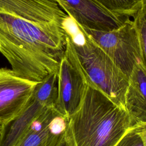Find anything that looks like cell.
<instances>
[{"label":"cell","instance_id":"cell-1","mask_svg":"<svg viewBox=\"0 0 146 146\" xmlns=\"http://www.w3.org/2000/svg\"><path fill=\"white\" fill-rule=\"evenodd\" d=\"M66 36L58 23H36L0 13V52L23 79L39 82L58 72Z\"/></svg>","mask_w":146,"mask_h":146},{"label":"cell","instance_id":"cell-2","mask_svg":"<svg viewBox=\"0 0 146 146\" xmlns=\"http://www.w3.org/2000/svg\"><path fill=\"white\" fill-rule=\"evenodd\" d=\"M133 124L125 109L87 84L68 128L75 146H114Z\"/></svg>","mask_w":146,"mask_h":146},{"label":"cell","instance_id":"cell-3","mask_svg":"<svg viewBox=\"0 0 146 146\" xmlns=\"http://www.w3.org/2000/svg\"><path fill=\"white\" fill-rule=\"evenodd\" d=\"M63 28L72 43L88 84L117 106L125 109V94L128 76L70 17L64 22Z\"/></svg>","mask_w":146,"mask_h":146},{"label":"cell","instance_id":"cell-4","mask_svg":"<svg viewBox=\"0 0 146 146\" xmlns=\"http://www.w3.org/2000/svg\"><path fill=\"white\" fill-rule=\"evenodd\" d=\"M78 26L127 76H129L137 63L145 64V58L143 56L131 19H128L120 27L107 31L92 30Z\"/></svg>","mask_w":146,"mask_h":146},{"label":"cell","instance_id":"cell-5","mask_svg":"<svg viewBox=\"0 0 146 146\" xmlns=\"http://www.w3.org/2000/svg\"><path fill=\"white\" fill-rule=\"evenodd\" d=\"M66 46L59 64L56 110L69 118L79 108L88 82L72 43L66 33Z\"/></svg>","mask_w":146,"mask_h":146},{"label":"cell","instance_id":"cell-6","mask_svg":"<svg viewBox=\"0 0 146 146\" xmlns=\"http://www.w3.org/2000/svg\"><path fill=\"white\" fill-rule=\"evenodd\" d=\"M62 9L79 25L96 31L114 30L128 19L107 10L95 0H56Z\"/></svg>","mask_w":146,"mask_h":146},{"label":"cell","instance_id":"cell-7","mask_svg":"<svg viewBox=\"0 0 146 146\" xmlns=\"http://www.w3.org/2000/svg\"><path fill=\"white\" fill-rule=\"evenodd\" d=\"M37 83L18 76L11 69L0 68V125L19 115Z\"/></svg>","mask_w":146,"mask_h":146},{"label":"cell","instance_id":"cell-8","mask_svg":"<svg viewBox=\"0 0 146 146\" xmlns=\"http://www.w3.org/2000/svg\"><path fill=\"white\" fill-rule=\"evenodd\" d=\"M68 125V118L55 108H45L32 121L15 146H56Z\"/></svg>","mask_w":146,"mask_h":146},{"label":"cell","instance_id":"cell-9","mask_svg":"<svg viewBox=\"0 0 146 146\" xmlns=\"http://www.w3.org/2000/svg\"><path fill=\"white\" fill-rule=\"evenodd\" d=\"M36 23L56 22L62 26L68 15L56 0H0V13Z\"/></svg>","mask_w":146,"mask_h":146},{"label":"cell","instance_id":"cell-10","mask_svg":"<svg viewBox=\"0 0 146 146\" xmlns=\"http://www.w3.org/2000/svg\"><path fill=\"white\" fill-rule=\"evenodd\" d=\"M125 107L134 124L146 123V64L139 62L128 76Z\"/></svg>","mask_w":146,"mask_h":146},{"label":"cell","instance_id":"cell-11","mask_svg":"<svg viewBox=\"0 0 146 146\" xmlns=\"http://www.w3.org/2000/svg\"><path fill=\"white\" fill-rule=\"evenodd\" d=\"M45 108L31 95L23 111L16 117L1 125L0 146H15L32 121Z\"/></svg>","mask_w":146,"mask_h":146},{"label":"cell","instance_id":"cell-12","mask_svg":"<svg viewBox=\"0 0 146 146\" xmlns=\"http://www.w3.org/2000/svg\"><path fill=\"white\" fill-rule=\"evenodd\" d=\"M58 72L50 74L35 86L31 96L45 107L56 108L58 99Z\"/></svg>","mask_w":146,"mask_h":146},{"label":"cell","instance_id":"cell-13","mask_svg":"<svg viewBox=\"0 0 146 146\" xmlns=\"http://www.w3.org/2000/svg\"><path fill=\"white\" fill-rule=\"evenodd\" d=\"M113 14L125 18H130L141 7L146 5L142 0H95Z\"/></svg>","mask_w":146,"mask_h":146},{"label":"cell","instance_id":"cell-14","mask_svg":"<svg viewBox=\"0 0 146 146\" xmlns=\"http://www.w3.org/2000/svg\"><path fill=\"white\" fill-rule=\"evenodd\" d=\"M114 146H146V123L134 124Z\"/></svg>","mask_w":146,"mask_h":146},{"label":"cell","instance_id":"cell-15","mask_svg":"<svg viewBox=\"0 0 146 146\" xmlns=\"http://www.w3.org/2000/svg\"><path fill=\"white\" fill-rule=\"evenodd\" d=\"M146 5L143 6L133 16L132 23L139 40L141 51L144 58L146 56Z\"/></svg>","mask_w":146,"mask_h":146},{"label":"cell","instance_id":"cell-16","mask_svg":"<svg viewBox=\"0 0 146 146\" xmlns=\"http://www.w3.org/2000/svg\"><path fill=\"white\" fill-rule=\"evenodd\" d=\"M56 146H75L69 132L68 128H67L66 133Z\"/></svg>","mask_w":146,"mask_h":146},{"label":"cell","instance_id":"cell-17","mask_svg":"<svg viewBox=\"0 0 146 146\" xmlns=\"http://www.w3.org/2000/svg\"><path fill=\"white\" fill-rule=\"evenodd\" d=\"M142 1H143V2L144 3H145V4H146V0H142Z\"/></svg>","mask_w":146,"mask_h":146},{"label":"cell","instance_id":"cell-18","mask_svg":"<svg viewBox=\"0 0 146 146\" xmlns=\"http://www.w3.org/2000/svg\"><path fill=\"white\" fill-rule=\"evenodd\" d=\"M0 131H1V125H0Z\"/></svg>","mask_w":146,"mask_h":146}]
</instances>
